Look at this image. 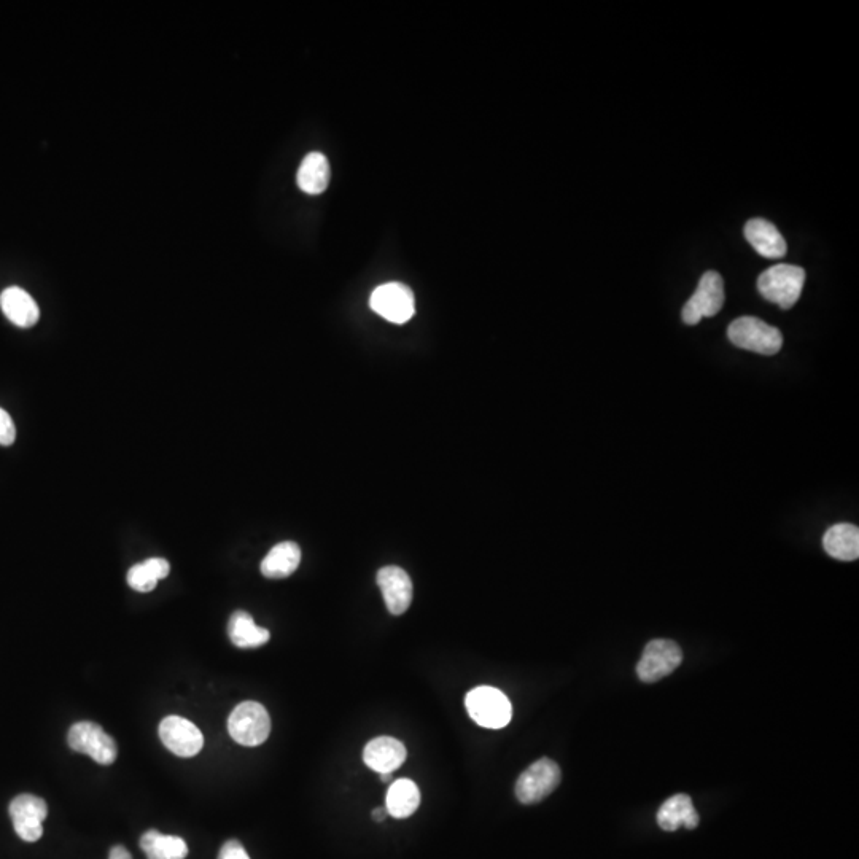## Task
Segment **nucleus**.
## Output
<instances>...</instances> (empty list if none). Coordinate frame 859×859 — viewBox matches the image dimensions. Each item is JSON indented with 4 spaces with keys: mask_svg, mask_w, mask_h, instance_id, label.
Here are the masks:
<instances>
[{
    "mask_svg": "<svg viewBox=\"0 0 859 859\" xmlns=\"http://www.w3.org/2000/svg\"><path fill=\"white\" fill-rule=\"evenodd\" d=\"M805 271L801 266L775 265L759 276L758 290L767 301L791 309L801 298Z\"/></svg>",
    "mask_w": 859,
    "mask_h": 859,
    "instance_id": "nucleus-1",
    "label": "nucleus"
},
{
    "mask_svg": "<svg viewBox=\"0 0 859 859\" xmlns=\"http://www.w3.org/2000/svg\"><path fill=\"white\" fill-rule=\"evenodd\" d=\"M465 707L471 720L487 729H502L513 718V707L500 689L478 686L465 697Z\"/></svg>",
    "mask_w": 859,
    "mask_h": 859,
    "instance_id": "nucleus-2",
    "label": "nucleus"
},
{
    "mask_svg": "<svg viewBox=\"0 0 859 859\" xmlns=\"http://www.w3.org/2000/svg\"><path fill=\"white\" fill-rule=\"evenodd\" d=\"M727 336L739 349L761 355H775L783 346L782 331L756 317H740L729 325Z\"/></svg>",
    "mask_w": 859,
    "mask_h": 859,
    "instance_id": "nucleus-3",
    "label": "nucleus"
},
{
    "mask_svg": "<svg viewBox=\"0 0 859 859\" xmlns=\"http://www.w3.org/2000/svg\"><path fill=\"white\" fill-rule=\"evenodd\" d=\"M231 739L242 747H258L268 740L271 718L268 710L258 702H242L231 712L228 720Z\"/></svg>",
    "mask_w": 859,
    "mask_h": 859,
    "instance_id": "nucleus-4",
    "label": "nucleus"
},
{
    "mask_svg": "<svg viewBox=\"0 0 859 859\" xmlns=\"http://www.w3.org/2000/svg\"><path fill=\"white\" fill-rule=\"evenodd\" d=\"M67 743L77 753H85L102 766H110L118 756L115 740L99 724L82 721L70 727Z\"/></svg>",
    "mask_w": 859,
    "mask_h": 859,
    "instance_id": "nucleus-5",
    "label": "nucleus"
},
{
    "mask_svg": "<svg viewBox=\"0 0 859 859\" xmlns=\"http://www.w3.org/2000/svg\"><path fill=\"white\" fill-rule=\"evenodd\" d=\"M560 778V767L551 759L543 758L533 762L532 766L517 778L516 797L522 804H537L556 790Z\"/></svg>",
    "mask_w": 859,
    "mask_h": 859,
    "instance_id": "nucleus-6",
    "label": "nucleus"
},
{
    "mask_svg": "<svg viewBox=\"0 0 859 859\" xmlns=\"http://www.w3.org/2000/svg\"><path fill=\"white\" fill-rule=\"evenodd\" d=\"M683 651L672 640H653L645 646L642 659L638 662V678L643 683H656L680 667Z\"/></svg>",
    "mask_w": 859,
    "mask_h": 859,
    "instance_id": "nucleus-7",
    "label": "nucleus"
},
{
    "mask_svg": "<svg viewBox=\"0 0 859 859\" xmlns=\"http://www.w3.org/2000/svg\"><path fill=\"white\" fill-rule=\"evenodd\" d=\"M724 304L723 277L716 271H708L700 279L694 295L685 304L681 317L686 325H697L704 317H715Z\"/></svg>",
    "mask_w": 859,
    "mask_h": 859,
    "instance_id": "nucleus-8",
    "label": "nucleus"
},
{
    "mask_svg": "<svg viewBox=\"0 0 859 859\" xmlns=\"http://www.w3.org/2000/svg\"><path fill=\"white\" fill-rule=\"evenodd\" d=\"M10 818L16 834L24 842H37L43 834V821L47 820V802L34 794H20L10 804Z\"/></svg>",
    "mask_w": 859,
    "mask_h": 859,
    "instance_id": "nucleus-9",
    "label": "nucleus"
},
{
    "mask_svg": "<svg viewBox=\"0 0 859 859\" xmlns=\"http://www.w3.org/2000/svg\"><path fill=\"white\" fill-rule=\"evenodd\" d=\"M370 306L376 314L397 325L408 322L416 311L411 288L397 282L376 288L371 295Z\"/></svg>",
    "mask_w": 859,
    "mask_h": 859,
    "instance_id": "nucleus-10",
    "label": "nucleus"
},
{
    "mask_svg": "<svg viewBox=\"0 0 859 859\" xmlns=\"http://www.w3.org/2000/svg\"><path fill=\"white\" fill-rule=\"evenodd\" d=\"M164 747L180 758H193L203 750L204 737L198 727L180 716H168L160 724Z\"/></svg>",
    "mask_w": 859,
    "mask_h": 859,
    "instance_id": "nucleus-11",
    "label": "nucleus"
},
{
    "mask_svg": "<svg viewBox=\"0 0 859 859\" xmlns=\"http://www.w3.org/2000/svg\"><path fill=\"white\" fill-rule=\"evenodd\" d=\"M378 584L390 615H403L413 602V581L403 568L389 565L378 572Z\"/></svg>",
    "mask_w": 859,
    "mask_h": 859,
    "instance_id": "nucleus-12",
    "label": "nucleus"
},
{
    "mask_svg": "<svg viewBox=\"0 0 859 859\" xmlns=\"http://www.w3.org/2000/svg\"><path fill=\"white\" fill-rule=\"evenodd\" d=\"M406 756L408 751L403 742L387 735L371 740L363 750V761L366 766L378 772L379 775L393 774L403 766Z\"/></svg>",
    "mask_w": 859,
    "mask_h": 859,
    "instance_id": "nucleus-13",
    "label": "nucleus"
},
{
    "mask_svg": "<svg viewBox=\"0 0 859 859\" xmlns=\"http://www.w3.org/2000/svg\"><path fill=\"white\" fill-rule=\"evenodd\" d=\"M0 308L16 327L31 328L39 322V306L26 290L20 287L5 288L0 295Z\"/></svg>",
    "mask_w": 859,
    "mask_h": 859,
    "instance_id": "nucleus-14",
    "label": "nucleus"
},
{
    "mask_svg": "<svg viewBox=\"0 0 859 859\" xmlns=\"http://www.w3.org/2000/svg\"><path fill=\"white\" fill-rule=\"evenodd\" d=\"M745 238L762 257L777 260L786 255L785 239L774 223L767 222L764 218H753L745 225Z\"/></svg>",
    "mask_w": 859,
    "mask_h": 859,
    "instance_id": "nucleus-15",
    "label": "nucleus"
},
{
    "mask_svg": "<svg viewBox=\"0 0 859 859\" xmlns=\"http://www.w3.org/2000/svg\"><path fill=\"white\" fill-rule=\"evenodd\" d=\"M657 825L669 832L677 831L680 826L688 829L697 828L699 813L694 809L691 797L677 794L667 799L657 812Z\"/></svg>",
    "mask_w": 859,
    "mask_h": 859,
    "instance_id": "nucleus-16",
    "label": "nucleus"
},
{
    "mask_svg": "<svg viewBox=\"0 0 859 859\" xmlns=\"http://www.w3.org/2000/svg\"><path fill=\"white\" fill-rule=\"evenodd\" d=\"M301 549L293 541H284L274 546L261 562L260 570L269 580H282L293 575L300 567Z\"/></svg>",
    "mask_w": 859,
    "mask_h": 859,
    "instance_id": "nucleus-17",
    "label": "nucleus"
},
{
    "mask_svg": "<svg viewBox=\"0 0 859 859\" xmlns=\"http://www.w3.org/2000/svg\"><path fill=\"white\" fill-rule=\"evenodd\" d=\"M823 548L829 556L844 562H852L859 557V530L853 524H836L826 530Z\"/></svg>",
    "mask_w": 859,
    "mask_h": 859,
    "instance_id": "nucleus-18",
    "label": "nucleus"
},
{
    "mask_svg": "<svg viewBox=\"0 0 859 859\" xmlns=\"http://www.w3.org/2000/svg\"><path fill=\"white\" fill-rule=\"evenodd\" d=\"M419 805V786L413 780L400 778L397 782L390 783L387 797H385V809L389 812V817L405 820L419 809Z\"/></svg>",
    "mask_w": 859,
    "mask_h": 859,
    "instance_id": "nucleus-19",
    "label": "nucleus"
},
{
    "mask_svg": "<svg viewBox=\"0 0 859 859\" xmlns=\"http://www.w3.org/2000/svg\"><path fill=\"white\" fill-rule=\"evenodd\" d=\"M228 635L231 643L242 650L247 648H258L266 645L271 638L268 629L258 627L252 616L247 611H234L228 622Z\"/></svg>",
    "mask_w": 859,
    "mask_h": 859,
    "instance_id": "nucleus-20",
    "label": "nucleus"
},
{
    "mask_svg": "<svg viewBox=\"0 0 859 859\" xmlns=\"http://www.w3.org/2000/svg\"><path fill=\"white\" fill-rule=\"evenodd\" d=\"M330 183V163L322 153H309L298 169V187L308 195H320Z\"/></svg>",
    "mask_w": 859,
    "mask_h": 859,
    "instance_id": "nucleus-21",
    "label": "nucleus"
},
{
    "mask_svg": "<svg viewBox=\"0 0 859 859\" xmlns=\"http://www.w3.org/2000/svg\"><path fill=\"white\" fill-rule=\"evenodd\" d=\"M140 848L148 859H185L188 855V845L182 837L164 836L155 829L145 832Z\"/></svg>",
    "mask_w": 859,
    "mask_h": 859,
    "instance_id": "nucleus-22",
    "label": "nucleus"
},
{
    "mask_svg": "<svg viewBox=\"0 0 859 859\" xmlns=\"http://www.w3.org/2000/svg\"><path fill=\"white\" fill-rule=\"evenodd\" d=\"M128 584L137 592H150L155 589L158 584V578L153 575L152 570L147 567L145 562L134 565L129 568Z\"/></svg>",
    "mask_w": 859,
    "mask_h": 859,
    "instance_id": "nucleus-23",
    "label": "nucleus"
},
{
    "mask_svg": "<svg viewBox=\"0 0 859 859\" xmlns=\"http://www.w3.org/2000/svg\"><path fill=\"white\" fill-rule=\"evenodd\" d=\"M16 440V427L12 417L0 408V446H12Z\"/></svg>",
    "mask_w": 859,
    "mask_h": 859,
    "instance_id": "nucleus-24",
    "label": "nucleus"
},
{
    "mask_svg": "<svg viewBox=\"0 0 859 859\" xmlns=\"http://www.w3.org/2000/svg\"><path fill=\"white\" fill-rule=\"evenodd\" d=\"M218 859H250V856L239 840H228L218 853Z\"/></svg>",
    "mask_w": 859,
    "mask_h": 859,
    "instance_id": "nucleus-25",
    "label": "nucleus"
},
{
    "mask_svg": "<svg viewBox=\"0 0 859 859\" xmlns=\"http://www.w3.org/2000/svg\"><path fill=\"white\" fill-rule=\"evenodd\" d=\"M145 564L152 570L153 575L158 578V581L164 580L169 575V572H171V565H169L168 560L161 559V557H152V559L145 560Z\"/></svg>",
    "mask_w": 859,
    "mask_h": 859,
    "instance_id": "nucleus-26",
    "label": "nucleus"
},
{
    "mask_svg": "<svg viewBox=\"0 0 859 859\" xmlns=\"http://www.w3.org/2000/svg\"><path fill=\"white\" fill-rule=\"evenodd\" d=\"M109 859H133V858H131V853H129L125 847H121V845H117V847H113L112 850H110Z\"/></svg>",
    "mask_w": 859,
    "mask_h": 859,
    "instance_id": "nucleus-27",
    "label": "nucleus"
},
{
    "mask_svg": "<svg viewBox=\"0 0 859 859\" xmlns=\"http://www.w3.org/2000/svg\"><path fill=\"white\" fill-rule=\"evenodd\" d=\"M387 817H389V812H387L385 807H379V809L373 810L374 821H384Z\"/></svg>",
    "mask_w": 859,
    "mask_h": 859,
    "instance_id": "nucleus-28",
    "label": "nucleus"
},
{
    "mask_svg": "<svg viewBox=\"0 0 859 859\" xmlns=\"http://www.w3.org/2000/svg\"><path fill=\"white\" fill-rule=\"evenodd\" d=\"M381 778L384 783H393V774H384L381 775Z\"/></svg>",
    "mask_w": 859,
    "mask_h": 859,
    "instance_id": "nucleus-29",
    "label": "nucleus"
}]
</instances>
